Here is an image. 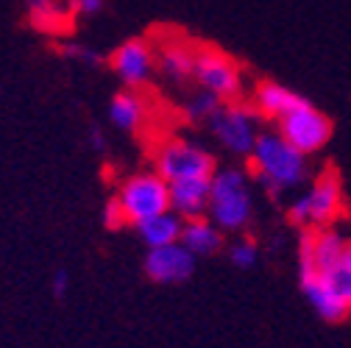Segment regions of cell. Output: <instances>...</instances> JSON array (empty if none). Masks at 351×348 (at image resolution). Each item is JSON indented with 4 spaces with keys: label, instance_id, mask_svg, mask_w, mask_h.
I'll return each mask as SVG.
<instances>
[{
    "label": "cell",
    "instance_id": "cell-6",
    "mask_svg": "<svg viewBox=\"0 0 351 348\" xmlns=\"http://www.w3.org/2000/svg\"><path fill=\"white\" fill-rule=\"evenodd\" d=\"M201 92L215 95L221 103H240L243 95V70L240 64L212 45H198L195 51V75Z\"/></svg>",
    "mask_w": 351,
    "mask_h": 348
},
{
    "label": "cell",
    "instance_id": "cell-15",
    "mask_svg": "<svg viewBox=\"0 0 351 348\" xmlns=\"http://www.w3.org/2000/svg\"><path fill=\"white\" fill-rule=\"evenodd\" d=\"M182 245L193 256H212L223 248V229L215 226L209 217H195V221H184L182 232Z\"/></svg>",
    "mask_w": 351,
    "mask_h": 348
},
{
    "label": "cell",
    "instance_id": "cell-11",
    "mask_svg": "<svg viewBox=\"0 0 351 348\" xmlns=\"http://www.w3.org/2000/svg\"><path fill=\"white\" fill-rule=\"evenodd\" d=\"M195 51L198 45H190L184 39H167L156 45V67L167 81L182 84L195 75Z\"/></svg>",
    "mask_w": 351,
    "mask_h": 348
},
{
    "label": "cell",
    "instance_id": "cell-9",
    "mask_svg": "<svg viewBox=\"0 0 351 348\" xmlns=\"http://www.w3.org/2000/svg\"><path fill=\"white\" fill-rule=\"evenodd\" d=\"M156 67V48L145 39H125L112 53V70L125 86H143Z\"/></svg>",
    "mask_w": 351,
    "mask_h": 348
},
{
    "label": "cell",
    "instance_id": "cell-3",
    "mask_svg": "<svg viewBox=\"0 0 351 348\" xmlns=\"http://www.w3.org/2000/svg\"><path fill=\"white\" fill-rule=\"evenodd\" d=\"M154 167L167 184L193 182V179H215V173H217L215 156L206 148L190 140H182V137H170L156 148Z\"/></svg>",
    "mask_w": 351,
    "mask_h": 348
},
{
    "label": "cell",
    "instance_id": "cell-12",
    "mask_svg": "<svg viewBox=\"0 0 351 348\" xmlns=\"http://www.w3.org/2000/svg\"><path fill=\"white\" fill-rule=\"evenodd\" d=\"M209 198H212V179H193V182L170 184V206L176 214H182L184 221L206 217Z\"/></svg>",
    "mask_w": 351,
    "mask_h": 348
},
{
    "label": "cell",
    "instance_id": "cell-25",
    "mask_svg": "<svg viewBox=\"0 0 351 348\" xmlns=\"http://www.w3.org/2000/svg\"><path fill=\"white\" fill-rule=\"evenodd\" d=\"M64 290H67V273H64V271H59V273H56V279H53V293L62 298V295H64Z\"/></svg>",
    "mask_w": 351,
    "mask_h": 348
},
{
    "label": "cell",
    "instance_id": "cell-26",
    "mask_svg": "<svg viewBox=\"0 0 351 348\" xmlns=\"http://www.w3.org/2000/svg\"><path fill=\"white\" fill-rule=\"evenodd\" d=\"M90 140H93V148H95V151H101V148H104V134L98 132V128H93V134H90Z\"/></svg>",
    "mask_w": 351,
    "mask_h": 348
},
{
    "label": "cell",
    "instance_id": "cell-4",
    "mask_svg": "<svg viewBox=\"0 0 351 348\" xmlns=\"http://www.w3.org/2000/svg\"><path fill=\"white\" fill-rule=\"evenodd\" d=\"M340 212H343L340 179L326 173V176L315 179L290 203L287 217H290V223L301 226L304 232H313V229H329V223L335 217H340Z\"/></svg>",
    "mask_w": 351,
    "mask_h": 348
},
{
    "label": "cell",
    "instance_id": "cell-21",
    "mask_svg": "<svg viewBox=\"0 0 351 348\" xmlns=\"http://www.w3.org/2000/svg\"><path fill=\"white\" fill-rule=\"evenodd\" d=\"M256 256H259V248H256V243H254L251 237H243V240H237V243L229 245L232 265H237V268H243V271H248V268L256 265Z\"/></svg>",
    "mask_w": 351,
    "mask_h": 348
},
{
    "label": "cell",
    "instance_id": "cell-2",
    "mask_svg": "<svg viewBox=\"0 0 351 348\" xmlns=\"http://www.w3.org/2000/svg\"><path fill=\"white\" fill-rule=\"evenodd\" d=\"M254 201L248 176L240 167L217 170L212 179V198H209V221L223 232H243L251 221Z\"/></svg>",
    "mask_w": 351,
    "mask_h": 348
},
{
    "label": "cell",
    "instance_id": "cell-22",
    "mask_svg": "<svg viewBox=\"0 0 351 348\" xmlns=\"http://www.w3.org/2000/svg\"><path fill=\"white\" fill-rule=\"evenodd\" d=\"M104 223H106L112 232H117V229L128 226V217H125V212H123V206H120V201H117V198H109V201H106V209H104Z\"/></svg>",
    "mask_w": 351,
    "mask_h": 348
},
{
    "label": "cell",
    "instance_id": "cell-17",
    "mask_svg": "<svg viewBox=\"0 0 351 348\" xmlns=\"http://www.w3.org/2000/svg\"><path fill=\"white\" fill-rule=\"evenodd\" d=\"M109 117H112V123L117 128H123V132H137V128L145 123V117H148V106H145L140 92L125 90V92H117L112 98Z\"/></svg>",
    "mask_w": 351,
    "mask_h": 348
},
{
    "label": "cell",
    "instance_id": "cell-20",
    "mask_svg": "<svg viewBox=\"0 0 351 348\" xmlns=\"http://www.w3.org/2000/svg\"><path fill=\"white\" fill-rule=\"evenodd\" d=\"M221 106H223V103L217 101L215 95L198 92V95L184 106V114H187L190 123H206V125H209V120L217 114V109H221Z\"/></svg>",
    "mask_w": 351,
    "mask_h": 348
},
{
    "label": "cell",
    "instance_id": "cell-18",
    "mask_svg": "<svg viewBox=\"0 0 351 348\" xmlns=\"http://www.w3.org/2000/svg\"><path fill=\"white\" fill-rule=\"evenodd\" d=\"M28 9H31V23L48 34H59L70 23V12L59 6L56 0H28Z\"/></svg>",
    "mask_w": 351,
    "mask_h": 348
},
{
    "label": "cell",
    "instance_id": "cell-14",
    "mask_svg": "<svg viewBox=\"0 0 351 348\" xmlns=\"http://www.w3.org/2000/svg\"><path fill=\"white\" fill-rule=\"evenodd\" d=\"M304 98L295 95L293 90H287V86L276 84V81H262L256 90H254V112L259 117H271V120H282L290 109H295Z\"/></svg>",
    "mask_w": 351,
    "mask_h": 348
},
{
    "label": "cell",
    "instance_id": "cell-19",
    "mask_svg": "<svg viewBox=\"0 0 351 348\" xmlns=\"http://www.w3.org/2000/svg\"><path fill=\"white\" fill-rule=\"evenodd\" d=\"M324 279L332 284V290L351 307V243H348V248H346L343 262H340L337 268H332L329 273H324Z\"/></svg>",
    "mask_w": 351,
    "mask_h": 348
},
{
    "label": "cell",
    "instance_id": "cell-13",
    "mask_svg": "<svg viewBox=\"0 0 351 348\" xmlns=\"http://www.w3.org/2000/svg\"><path fill=\"white\" fill-rule=\"evenodd\" d=\"M298 284H301V293L306 295V301L313 303V310H315L324 321H329V323H340V321L348 318L351 307H348V303L332 290V284H329L324 276L304 279V282H298Z\"/></svg>",
    "mask_w": 351,
    "mask_h": 348
},
{
    "label": "cell",
    "instance_id": "cell-16",
    "mask_svg": "<svg viewBox=\"0 0 351 348\" xmlns=\"http://www.w3.org/2000/svg\"><path fill=\"white\" fill-rule=\"evenodd\" d=\"M140 237L145 240L148 248H165V245H176L182 243V232H184V217L170 212H162L156 217H148L137 226Z\"/></svg>",
    "mask_w": 351,
    "mask_h": 348
},
{
    "label": "cell",
    "instance_id": "cell-7",
    "mask_svg": "<svg viewBox=\"0 0 351 348\" xmlns=\"http://www.w3.org/2000/svg\"><path fill=\"white\" fill-rule=\"evenodd\" d=\"M209 132L229 153L234 156H251L254 145L259 140V114L254 106L243 103H223L217 114L209 120Z\"/></svg>",
    "mask_w": 351,
    "mask_h": 348
},
{
    "label": "cell",
    "instance_id": "cell-8",
    "mask_svg": "<svg viewBox=\"0 0 351 348\" xmlns=\"http://www.w3.org/2000/svg\"><path fill=\"white\" fill-rule=\"evenodd\" d=\"M279 134L295 151H301L304 156H310V153H318L332 140V120L304 98L295 109H290L279 120Z\"/></svg>",
    "mask_w": 351,
    "mask_h": 348
},
{
    "label": "cell",
    "instance_id": "cell-5",
    "mask_svg": "<svg viewBox=\"0 0 351 348\" xmlns=\"http://www.w3.org/2000/svg\"><path fill=\"white\" fill-rule=\"evenodd\" d=\"M128 217V226H140L148 217H156L162 212H170V184L159 176L156 170H143L128 176L117 195H114Z\"/></svg>",
    "mask_w": 351,
    "mask_h": 348
},
{
    "label": "cell",
    "instance_id": "cell-1",
    "mask_svg": "<svg viewBox=\"0 0 351 348\" xmlns=\"http://www.w3.org/2000/svg\"><path fill=\"white\" fill-rule=\"evenodd\" d=\"M251 159V176L268 192L279 195L306 179V156L295 151L279 132H262Z\"/></svg>",
    "mask_w": 351,
    "mask_h": 348
},
{
    "label": "cell",
    "instance_id": "cell-24",
    "mask_svg": "<svg viewBox=\"0 0 351 348\" xmlns=\"http://www.w3.org/2000/svg\"><path fill=\"white\" fill-rule=\"evenodd\" d=\"M104 9V0H73V12L78 14H98Z\"/></svg>",
    "mask_w": 351,
    "mask_h": 348
},
{
    "label": "cell",
    "instance_id": "cell-10",
    "mask_svg": "<svg viewBox=\"0 0 351 348\" xmlns=\"http://www.w3.org/2000/svg\"><path fill=\"white\" fill-rule=\"evenodd\" d=\"M195 259L182 243L165 245V248H148L145 256V273L159 284H182L193 276Z\"/></svg>",
    "mask_w": 351,
    "mask_h": 348
},
{
    "label": "cell",
    "instance_id": "cell-23",
    "mask_svg": "<svg viewBox=\"0 0 351 348\" xmlns=\"http://www.w3.org/2000/svg\"><path fill=\"white\" fill-rule=\"evenodd\" d=\"M64 56L78 59V62H86V64H95V62H98V56H95L93 51H86V48H81V45H64Z\"/></svg>",
    "mask_w": 351,
    "mask_h": 348
}]
</instances>
